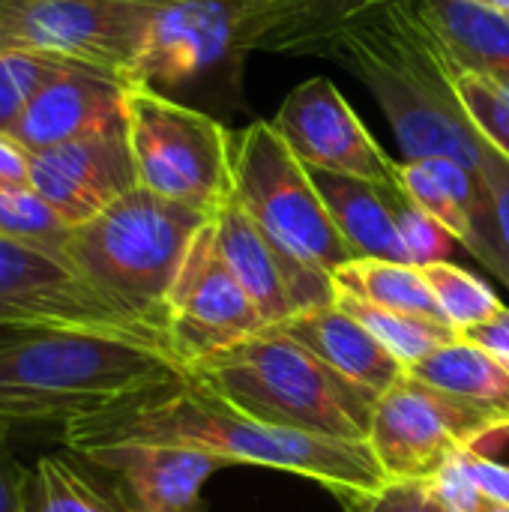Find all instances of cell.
Returning <instances> with one entry per match:
<instances>
[{"mask_svg": "<svg viewBox=\"0 0 509 512\" xmlns=\"http://www.w3.org/2000/svg\"><path fill=\"white\" fill-rule=\"evenodd\" d=\"M252 420L303 435L366 441L378 396L327 366L279 327L186 369Z\"/></svg>", "mask_w": 509, "mask_h": 512, "instance_id": "obj_4", "label": "cell"}, {"mask_svg": "<svg viewBox=\"0 0 509 512\" xmlns=\"http://www.w3.org/2000/svg\"><path fill=\"white\" fill-rule=\"evenodd\" d=\"M123 507H126V504H123ZM123 512H138V510H132V507H126V510H123Z\"/></svg>", "mask_w": 509, "mask_h": 512, "instance_id": "obj_40", "label": "cell"}, {"mask_svg": "<svg viewBox=\"0 0 509 512\" xmlns=\"http://www.w3.org/2000/svg\"><path fill=\"white\" fill-rule=\"evenodd\" d=\"M459 339H465V342L483 348L486 354L504 360L509 366V306H504L492 321H486V324H480V327H471V330L459 333Z\"/></svg>", "mask_w": 509, "mask_h": 512, "instance_id": "obj_36", "label": "cell"}, {"mask_svg": "<svg viewBox=\"0 0 509 512\" xmlns=\"http://www.w3.org/2000/svg\"><path fill=\"white\" fill-rule=\"evenodd\" d=\"M390 201H393V213H396L402 246L408 252V264L423 270V267L450 261V255H453L459 240L438 219H432L426 210H420L399 186L390 189Z\"/></svg>", "mask_w": 509, "mask_h": 512, "instance_id": "obj_30", "label": "cell"}, {"mask_svg": "<svg viewBox=\"0 0 509 512\" xmlns=\"http://www.w3.org/2000/svg\"><path fill=\"white\" fill-rule=\"evenodd\" d=\"M423 276H426V282H429V288H432V294L444 312V321L456 333L480 327L504 309L501 297L480 276L468 273L465 267H459L453 261L423 267Z\"/></svg>", "mask_w": 509, "mask_h": 512, "instance_id": "obj_27", "label": "cell"}, {"mask_svg": "<svg viewBox=\"0 0 509 512\" xmlns=\"http://www.w3.org/2000/svg\"><path fill=\"white\" fill-rule=\"evenodd\" d=\"M426 483L438 495V501L447 504L453 512H480L483 504H486L483 492L477 489V483H474V477H471V471L465 465V450L450 456L441 465V471Z\"/></svg>", "mask_w": 509, "mask_h": 512, "instance_id": "obj_32", "label": "cell"}, {"mask_svg": "<svg viewBox=\"0 0 509 512\" xmlns=\"http://www.w3.org/2000/svg\"><path fill=\"white\" fill-rule=\"evenodd\" d=\"M348 512H453L426 480H387L384 486L342 498Z\"/></svg>", "mask_w": 509, "mask_h": 512, "instance_id": "obj_31", "label": "cell"}, {"mask_svg": "<svg viewBox=\"0 0 509 512\" xmlns=\"http://www.w3.org/2000/svg\"><path fill=\"white\" fill-rule=\"evenodd\" d=\"M333 282L339 291L354 294L372 306L402 312V315H420V318L444 321V312H441L423 270L414 264L354 258L333 273Z\"/></svg>", "mask_w": 509, "mask_h": 512, "instance_id": "obj_23", "label": "cell"}, {"mask_svg": "<svg viewBox=\"0 0 509 512\" xmlns=\"http://www.w3.org/2000/svg\"><path fill=\"white\" fill-rule=\"evenodd\" d=\"M183 372L156 336L9 327L0 330V420L66 429Z\"/></svg>", "mask_w": 509, "mask_h": 512, "instance_id": "obj_3", "label": "cell"}, {"mask_svg": "<svg viewBox=\"0 0 509 512\" xmlns=\"http://www.w3.org/2000/svg\"><path fill=\"white\" fill-rule=\"evenodd\" d=\"M459 96L477 132L509 159V78L465 69L459 75Z\"/></svg>", "mask_w": 509, "mask_h": 512, "instance_id": "obj_29", "label": "cell"}, {"mask_svg": "<svg viewBox=\"0 0 509 512\" xmlns=\"http://www.w3.org/2000/svg\"><path fill=\"white\" fill-rule=\"evenodd\" d=\"M309 177L339 228L342 240L354 252V258H378V261H399L408 264V252L399 237L390 189L363 177L327 171L306 165Z\"/></svg>", "mask_w": 509, "mask_h": 512, "instance_id": "obj_20", "label": "cell"}, {"mask_svg": "<svg viewBox=\"0 0 509 512\" xmlns=\"http://www.w3.org/2000/svg\"><path fill=\"white\" fill-rule=\"evenodd\" d=\"M321 57L345 63L378 99L405 159H456L480 174L483 135L459 96L465 72L423 0H390L339 30Z\"/></svg>", "mask_w": 509, "mask_h": 512, "instance_id": "obj_2", "label": "cell"}, {"mask_svg": "<svg viewBox=\"0 0 509 512\" xmlns=\"http://www.w3.org/2000/svg\"><path fill=\"white\" fill-rule=\"evenodd\" d=\"M234 198L285 255L330 276L354 261L309 168L267 120L234 132Z\"/></svg>", "mask_w": 509, "mask_h": 512, "instance_id": "obj_8", "label": "cell"}, {"mask_svg": "<svg viewBox=\"0 0 509 512\" xmlns=\"http://www.w3.org/2000/svg\"><path fill=\"white\" fill-rule=\"evenodd\" d=\"M30 186V153L0 129V189Z\"/></svg>", "mask_w": 509, "mask_h": 512, "instance_id": "obj_37", "label": "cell"}, {"mask_svg": "<svg viewBox=\"0 0 509 512\" xmlns=\"http://www.w3.org/2000/svg\"><path fill=\"white\" fill-rule=\"evenodd\" d=\"M165 0H0V48H27L129 78Z\"/></svg>", "mask_w": 509, "mask_h": 512, "instance_id": "obj_10", "label": "cell"}, {"mask_svg": "<svg viewBox=\"0 0 509 512\" xmlns=\"http://www.w3.org/2000/svg\"><path fill=\"white\" fill-rule=\"evenodd\" d=\"M267 324L228 270L213 216L195 234L186 261L165 300V339L183 369L261 333Z\"/></svg>", "mask_w": 509, "mask_h": 512, "instance_id": "obj_11", "label": "cell"}, {"mask_svg": "<svg viewBox=\"0 0 509 512\" xmlns=\"http://www.w3.org/2000/svg\"><path fill=\"white\" fill-rule=\"evenodd\" d=\"M63 441L72 453L105 444L186 447L216 456L225 465H255L306 477L339 498L387 483L366 441H336L267 426L228 405L189 372L69 423Z\"/></svg>", "mask_w": 509, "mask_h": 512, "instance_id": "obj_1", "label": "cell"}, {"mask_svg": "<svg viewBox=\"0 0 509 512\" xmlns=\"http://www.w3.org/2000/svg\"><path fill=\"white\" fill-rule=\"evenodd\" d=\"M219 252L258 306L267 327H276L297 312L336 303V282L330 273L285 255L231 195L213 213Z\"/></svg>", "mask_w": 509, "mask_h": 512, "instance_id": "obj_14", "label": "cell"}, {"mask_svg": "<svg viewBox=\"0 0 509 512\" xmlns=\"http://www.w3.org/2000/svg\"><path fill=\"white\" fill-rule=\"evenodd\" d=\"M69 60L27 51V48H0V129L9 132L39 90L66 66Z\"/></svg>", "mask_w": 509, "mask_h": 512, "instance_id": "obj_28", "label": "cell"}, {"mask_svg": "<svg viewBox=\"0 0 509 512\" xmlns=\"http://www.w3.org/2000/svg\"><path fill=\"white\" fill-rule=\"evenodd\" d=\"M24 512H123L117 492H102L96 480L87 477L84 468L63 456H42L27 468Z\"/></svg>", "mask_w": 509, "mask_h": 512, "instance_id": "obj_24", "label": "cell"}, {"mask_svg": "<svg viewBox=\"0 0 509 512\" xmlns=\"http://www.w3.org/2000/svg\"><path fill=\"white\" fill-rule=\"evenodd\" d=\"M480 177L486 180V189L492 195L495 207V225H498V240L507 264V288H509V159L495 150L486 138L480 144Z\"/></svg>", "mask_w": 509, "mask_h": 512, "instance_id": "obj_33", "label": "cell"}, {"mask_svg": "<svg viewBox=\"0 0 509 512\" xmlns=\"http://www.w3.org/2000/svg\"><path fill=\"white\" fill-rule=\"evenodd\" d=\"M285 336L306 345L327 366L345 378L369 387L375 396L387 393L408 369L339 303L315 306L297 312L294 318L276 324Z\"/></svg>", "mask_w": 509, "mask_h": 512, "instance_id": "obj_19", "label": "cell"}, {"mask_svg": "<svg viewBox=\"0 0 509 512\" xmlns=\"http://www.w3.org/2000/svg\"><path fill=\"white\" fill-rule=\"evenodd\" d=\"M30 186L75 228L138 186L126 123L30 153Z\"/></svg>", "mask_w": 509, "mask_h": 512, "instance_id": "obj_15", "label": "cell"}, {"mask_svg": "<svg viewBox=\"0 0 509 512\" xmlns=\"http://www.w3.org/2000/svg\"><path fill=\"white\" fill-rule=\"evenodd\" d=\"M270 30V0H165L150 21L129 81L165 96H240L243 63Z\"/></svg>", "mask_w": 509, "mask_h": 512, "instance_id": "obj_6", "label": "cell"}, {"mask_svg": "<svg viewBox=\"0 0 509 512\" xmlns=\"http://www.w3.org/2000/svg\"><path fill=\"white\" fill-rule=\"evenodd\" d=\"M390 0H270V30L261 51L279 54H318L324 45Z\"/></svg>", "mask_w": 509, "mask_h": 512, "instance_id": "obj_22", "label": "cell"}, {"mask_svg": "<svg viewBox=\"0 0 509 512\" xmlns=\"http://www.w3.org/2000/svg\"><path fill=\"white\" fill-rule=\"evenodd\" d=\"M123 117L141 189L207 216L234 195V132L216 117L135 81Z\"/></svg>", "mask_w": 509, "mask_h": 512, "instance_id": "obj_7", "label": "cell"}, {"mask_svg": "<svg viewBox=\"0 0 509 512\" xmlns=\"http://www.w3.org/2000/svg\"><path fill=\"white\" fill-rule=\"evenodd\" d=\"M474 3H483V6H492V9H501L509 15V0H474Z\"/></svg>", "mask_w": 509, "mask_h": 512, "instance_id": "obj_38", "label": "cell"}, {"mask_svg": "<svg viewBox=\"0 0 509 512\" xmlns=\"http://www.w3.org/2000/svg\"><path fill=\"white\" fill-rule=\"evenodd\" d=\"M501 432L474 405L405 372L378 396L366 444L387 480H432L450 456L483 450V441Z\"/></svg>", "mask_w": 509, "mask_h": 512, "instance_id": "obj_9", "label": "cell"}, {"mask_svg": "<svg viewBox=\"0 0 509 512\" xmlns=\"http://www.w3.org/2000/svg\"><path fill=\"white\" fill-rule=\"evenodd\" d=\"M270 123L303 165L399 186V162L381 150L330 78L297 84Z\"/></svg>", "mask_w": 509, "mask_h": 512, "instance_id": "obj_13", "label": "cell"}, {"mask_svg": "<svg viewBox=\"0 0 509 512\" xmlns=\"http://www.w3.org/2000/svg\"><path fill=\"white\" fill-rule=\"evenodd\" d=\"M399 189L507 285L492 195L477 171L456 159H405L399 162Z\"/></svg>", "mask_w": 509, "mask_h": 512, "instance_id": "obj_18", "label": "cell"}, {"mask_svg": "<svg viewBox=\"0 0 509 512\" xmlns=\"http://www.w3.org/2000/svg\"><path fill=\"white\" fill-rule=\"evenodd\" d=\"M129 78L102 66L69 60L27 105L9 135L27 150L42 153L63 141L126 123L123 96Z\"/></svg>", "mask_w": 509, "mask_h": 512, "instance_id": "obj_17", "label": "cell"}, {"mask_svg": "<svg viewBox=\"0 0 509 512\" xmlns=\"http://www.w3.org/2000/svg\"><path fill=\"white\" fill-rule=\"evenodd\" d=\"M462 69L509 78V15L474 0H423Z\"/></svg>", "mask_w": 509, "mask_h": 512, "instance_id": "obj_21", "label": "cell"}, {"mask_svg": "<svg viewBox=\"0 0 509 512\" xmlns=\"http://www.w3.org/2000/svg\"><path fill=\"white\" fill-rule=\"evenodd\" d=\"M12 432L15 426L0 420V512H24L21 495H24L27 468L12 453V444H9Z\"/></svg>", "mask_w": 509, "mask_h": 512, "instance_id": "obj_34", "label": "cell"}, {"mask_svg": "<svg viewBox=\"0 0 509 512\" xmlns=\"http://www.w3.org/2000/svg\"><path fill=\"white\" fill-rule=\"evenodd\" d=\"M69 234L72 225L33 186L0 189V237L63 258Z\"/></svg>", "mask_w": 509, "mask_h": 512, "instance_id": "obj_26", "label": "cell"}, {"mask_svg": "<svg viewBox=\"0 0 509 512\" xmlns=\"http://www.w3.org/2000/svg\"><path fill=\"white\" fill-rule=\"evenodd\" d=\"M465 465H468V471H471V477H474V483H477V489L483 492L486 501L507 504L509 507V465L495 462L480 447L465 450Z\"/></svg>", "mask_w": 509, "mask_h": 512, "instance_id": "obj_35", "label": "cell"}, {"mask_svg": "<svg viewBox=\"0 0 509 512\" xmlns=\"http://www.w3.org/2000/svg\"><path fill=\"white\" fill-rule=\"evenodd\" d=\"M480 512H509V507L507 504H495V501H486V504H483V510Z\"/></svg>", "mask_w": 509, "mask_h": 512, "instance_id": "obj_39", "label": "cell"}, {"mask_svg": "<svg viewBox=\"0 0 509 512\" xmlns=\"http://www.w3.org/2000/svg\"><path fill=\"white\" fill-rule=\"evenodd\" d=\"M114 480L117 498L138 512H198L207 480L222 459L165 444H105L75 453Z\"/></svg>", "mask_w": 509, "mask_h": 512, "instance_id": "obj_16", "label": "cell"}, {"mask_svg": "<svg viewBox=\"0 0 509 512\" xmlns=\"http://www.w3.org/2000/svg\"><path fill=\"white\" fill-rule=\"evenodd\" d=\"M72 327L165 339L102 300L63 258L0 237V330ZM168 342V339H165Z\"/></svg>", "mask_w": 509, "mask_h": 512, "instance_id": "obj_12", "label": "cell"}, {"mask_svg": "<svg viewBox=\"0 0 509 512\" xmlns=\"http://www.w3.org/2000/svg\"><path fill=\"white\" fill-rule=\"evenodd\" d=\"M207 213L141 186L75 225L66 264L126 318L165 333V300Z\"/></svg>", "mask_w": 509, "mask_h": 512, "instance_id": "obj_5", "label": "cell"}, {"mask_svg": "<svg viewBox=\"0 0 509 512\" xmlns=\"http://www.w3.org/2000/svg\"><path fill=\"white\" fill-rule=\"evenodd\" d=\"M336 303L345 312H351L405 369L417 366L420 360H426L438 348H444V345L459 339V333L450 324H444V321L390 312V309L372 306V303H366V300H360L354 294H345L339 288H336Z\"/></svg>", "mask_w": 509, "mask_h": 512, "instance_id": "obj_25", "label": "cell"}]
</instances>
